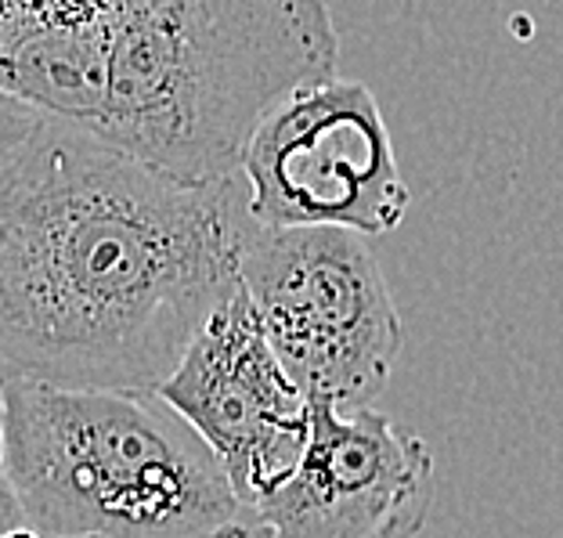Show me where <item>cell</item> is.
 <instances>
[{"label": "cell", "instance_id": "52a82bcc", "mask_svg": "<svg viewBox=\"0 0 563 538\" xmlns=\"http://www.w3.org/2000/svg\"><path fill=\"white\" fill-rule=\"evenodd\" d=\"M433 506V452L379 408L314 402L297 470L253 506L267 538H416Z\"/></svg>", "mask_w": 563, "mask_h": 538}, {"label": "cell", "instance_id": "277c9868", "mask_svg": "<svg viewBox=\"0 0 563 538\" xmlns=\"http://www.w3.org/2000/svg\"><path fill=\"white\" fill-rule=\"evenodd\" d=\"M239 278L307 405L373 408L398 365L405 326L365 235L347 228H257Z\"/></svg>", "mask_w": 563, "mask_h": 538}, {"label": "cell", "instance_id": "5b68a950", "mask_svg": "<svg viewBox=\"0 0 563 538\" xmlns=\"http://www.w3.org/2000/svg\"><path fill=\"white\" fill-rule=\"evenodd\" d=\"M257 228L394 232L408 191L376 95L362 80L307 84L257 123L239 160Z\"/></svg>", "mask_w": 563, "mask_h": 538}, {"label": "cell", "instance_id": "6da1fadb", "mask_svg": "<svg viewBox=\"0 0 563 538\" xmlns=\"http://www.w3.org/2000/svg\"><path fill=\"white\" fill-rule=\"evenodd\" d=\"M253 232L242 177L177 182L44 117L0 171V380L156 394Z\"/></svg>", "mask_w": 563, "mask_h": 538}, {"label": "cell", "instance_id": "8fae6325", "mask_svg": "<svg viewBox=\"0 0 563 538\" xmlns=\"http://www.w3.org/2000/svg\"><path fill=\"white\" fill-rule=\"evenodd\" d=\"M0 538H41L33 528H25V524H15V528H8V531H0Z\"/></svg>", "mask_w": 563, "mask_h": 538}, {"label": "cell", "instance_id": "ba28073f", "mask_svg": "<svg viewBox=\"0 0 563 538\" xmlns=\"http://www.w3.org/2000/svg\"><path fill=\"white\" fill-rule=\"evenodd\" d=\"M41 120H44L41 112L25 109L22 101L0 95V171H4V163L15 156L25 141L33 138V131L41 127Z\"/></svg>", "mask_w": 563, "mask_h": 538}, {"label": "cell", "instance_id": "7a4b0ae2", "mask_svg": "<svg viewBox=\"0 0 563 538\" xmlns=\"http://www.w3.org/2000/svg\"><path fill=\"white\" fill-rule=\"evenodd\" d=\"M336 66L325 0H0V95L191 185Z\"/></svg>", "mask_w": 563, "mask_h": 538}, {"label": "cell", "instance_id": "30bf717a", "mask_svg": "<svg viewBox=\"0 0 563 538\" xmlns=\"http://www.w3.org/2000/svg\"><path fill=\"white\" fill-rule=\"evenodd\" d=\"M210 538H267L264 535V528L257 520H239V524H232V528H224V531H217V535H210Z\"/></svg>", "mask_w": 563, "mask_h": 538}, {"label": "cell", "instance_id": "8992f818", "mask_svg": "<svg viewBox=\"0 0 563 538\" xmlns=\"http://www.w3.org/2000/svg\"><path fill=\"white\" fill-rule=\"evenodd\" d=\"M156 394L207 441L250 514L297 470L311 433V405L275 358L242 286L202 322Z\"/></svg>", "mask_w": 563, "mask_h": 538}, {"label": "cell", "instance_id": "9c48e42d", "mask_svg": "<svg viewBox=\"0 0 563 538\" xmlns=\"http://www.w3.org/2000/svg\"><path fill=\"white\" fill-rule=\"evenodd\" d=\"M15 524H22V517L15 506V495H11L8 473H4V441H0V531L15 528Z\"/></svg>", "mask_w": 563, "mask_h": 538}, {"label": "cell", "instance_id": "3957f363", "mask_svg": "<svg viewBox=\"0 0 563 538\" xmlns=\"http://www.w3.org/2000/svg\"><path fill=\"white\" fill-rule=\"evenodd\" d=\"M19 517L41 538H210L253 514L159 394L0 380Z\"/></svg>", "mask_w": 563, "mask_h": 538}]
</instances>
